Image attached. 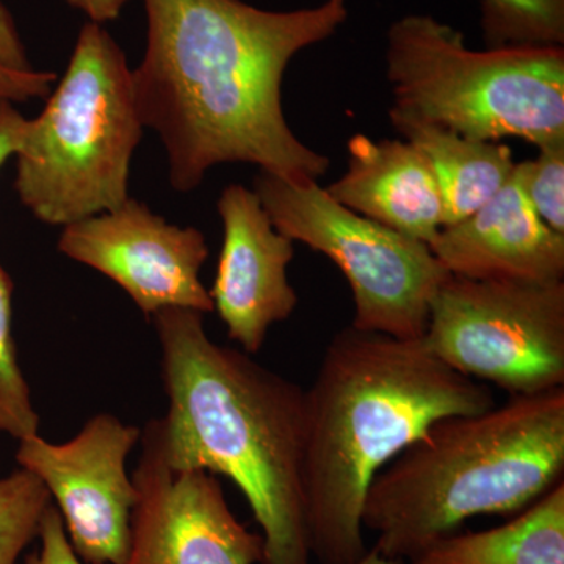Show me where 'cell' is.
Masks as SVG:
<instances>
[{
  "instance_id": "1",
  "label": "cell",
  "mask_w": 564,
  "mask_h": 564,
  "mask_svg": "<svg viewBox=\"0 0 564 564\" xmlns=\"http://www.w3.org/2000/svg\"><path fill=\"white\" fill-rule=\"evenodd\" d=\"M148 41L132 69L141 122L161 137L172 187L192 192L223 163L318 181L329 159L289 128L282 79L299 52L348 20L347 0L270 11L242 0H144Z\"/></svg>"
},
{
  "instance_id": "2",
  "label": "cell",
  "mask_w": 564,
  "mask_h": 564,
  "mask_svg": "<svg viewBox=\"0 0 564 564\" xmlns=\"http://www.w3.org/2000/svg\"><path fill=\"white\" fill-rule=\"evenodd\" d=\"M496 406L491 389L433 355L423 337L348 326L304 391L303 489L311 554L356 564L367 552V492L392 459L444 419Z\"/></svg>"
},
{
  "instance_id": "3",
  "label": "cell",
  "mask_w": 564,
  "mask_h": 564,
  "mask_svg": "<svg viewBox=\"0 0 564 564\" xmlns=\"http://www.w3.org/2000/svg\"><path fill=\"white\" fill-rule=\"evenodd\" d=\"M170 404L159 419L174 469L229 478L262 530V564H313L303 489L304 391L243 350L214 343L204 314L152 317Z\"/></svg>"
},
{
  "instance_id": "4",
  "label": "cell",
  "mask_w": 564,
  "mask_h": 564,
  "mask_svg": "<svg viewBox=\"0 0 564 564\" xmlns=\"http://www.w3.org/2000/svg\"><path fill=\"white\" fill-rule=\"evenodd\" d=\"M564 388L434 423L375 477L373 547L404 563L477 516L516 514L562 484Z\"/></svg>"
},
{
  "instance_id": "5",
  "label": "cell",
  "mask_w": 564,
  "mask_h": 564,
  "mask_svg": "<svg viewBox=\"0 0 564 564\" xmlns=\"http://www.w3.org/2000/svg\"><path fill=\"white\" fill-rule=\"evenodd\" d=\"M392 126L421 122L481 141H564L563 46L469 50L464 35L429 14L388 32Z\"/></svg>"
},
{
  "instance_id": "6",
  "label": "cell",
  "mask_w": 564,
  "mask_h": 564,
  "mask_svg": "<svg viewBox=\"0 0 564 564\" xmlns=\"http://www.w3.org/2000/svg\"><path fill=\"white\" fill-rule=\"evenodd\" d=\"M143 129L124 52L102 24L88 21L43 111L25 122L14 191L51 226L117 209L129 198Z\"/></svg>"
},
{
  "instance_id": "7",
  "label": "cell",
  "mask_w": 564,
  "mask_h": 564,
  "mask_svg": "<svg viewBox=\"0 0 564 564\" xmlns=\"http://www.w3.org/2000/svg\"><path fill=\"white\" fill-rule=\"evenodd\" d=\"M254 192L278 231L339 267L355 303L352 328L397 339L425 336L434 295L451 276L429 243L347 209L317 181L261 173Z\"/></svg>"
},
{
  "instance_id": "8",
  "label": "cell",
  "mask_w": 564,
  "mask_h": 564,
  "mask_svg": "<svg viewBox=\"0 0 564 564\" xmlns=\"http://www.w3.org/2000/svg\"><path fill=\"white\" fill-rule=\"evenodd\" d=\"M423 340L441 361L510 397L564 388V281L451 276Z\"/></svg>"
},
{
  "instance_id": "9",
  "label": "cell",
  "mask_w": 564,
  "mask_h": 564,
  "mask_svg": "<svg viewBox=\"0 0 564 564\" xmlns=\"http://www.w3.org/2000/svg\"><path fill=\"white\" fill-rule=\"evenodd\" d=\"M140 437L139 426L101 413L68 443L52 444L35 434L18 445V464L46 486L84 563L128 558L137 489L126 463Z\"/></svg>"
},
{
  "instance_id": "10",
  "label": "cell",
  "mask_w": 564,
  "mask_h": 564,
  "mask_svg": "<svg viewBox=\"0 0 564 564\" xmlns=\"http://www.w3.org/2000/svg\"><path fill=\"white\" fill-rule=\"evenodd\" d=\"M140 443L124 564H262V534L234 516L215 475L166 462L159 419L141 430Z\"/></svg>"
},
{
  "instance_id": "11",
  "label": "cell",
  "mask_w": 564,
  "mask_h": 564,
  "mask_svg": "<svg viewBox=\"0 0 564 564\" xmlns=\"http://www.w3.org/2000/svg\"><path fill=\"white\" fill-rule=\"evenodd\" d=\"M58 251L120 285L147 317L169 310L214 313L199 278L209 259L204 234L166 221L137 199L65 226Z\"/></svg>"
},
{
  "instance_id": "12",
  "label": "cell",
  "mask_w": 564,
  "mask_h": 564,
  "mask_svg": "<svg viewBox=\"0 0 564 564\" xmlns=\"http://www.w3.org/2000/svg\"><path fill=\"white\" fill-rule=\"evenodd\" d=\"M217 209L223 247L210 299L229 339L256 355L274 323L288 321L299 304L288 278L295 242L274 228L259 196L243 185H228Z\"/></svg>"
},
{
  "instance_id": "13",
  "label": "cell",
  "mask_w": 564,
  "mask_h": 564,
  "mask_svg": "<svg viewBox=\"0 0 564 564\" xmlns=\"http://www.w3.org/2000/svg\"><path fill=\"white\" fill-rule=\"evenodd\" d=\"M429 247L454 276L564 280V234L555 232L534 214L513 176L470 217L441 229Z\"/></svg>"
},
{
  "instance_id": "14",
  "label": "cell",
  "mask_w": 564,
  "mask_h": 564,
  "mask_svg": "<svg viewBox=\"0 0 564 564\" xmlns=\"http://www.w3.org/2000/svg\"><path fill=\"white\" fill-rule=\"evenodd\" d=\"M339 204L430 243L444 226L443 199L425 158L406 140L348 141V169L325 188Z\"/></svg>"
},
{
  "instance_id": "15",
  "label": "cell",
  "mask_w": 564,
  "mask_h": 564,
  "mask_svg": "<svg viewBox=\"0 0 564 564\" xmlns=\"http://www.w3.org/2000/svg\"><path fill=\"white\" fill-rule=\"evenodd\" d=\"M393 128L432 169L443 199V228L470 217L513 176V151L500 141L466 139L421 122H402Z\"/></svg>"
},
{
  "instance_id": "16",
  "label": "cell",
  "mask_w": 564,
  "mask_h": 564,
  "mask_svg": "<svg viewBox=\"0 0 564 564\" xmlns=\"http://www.w3.org/2000/svg\"><path fill=\"white\" fill-rule=\"evenodd\" d=\"M408 564H564V484L485 532L454 533Z\"/></svg>"
},
{
  "instance_id": "17",
  "label": "cell",
  "mask_w": 564,
  "mask_h": 564,
  "mask_svg": "<svg viewBox=\"0 0 564 564\" xmlns=\"http://www.w3.org/2000/svg\"><path fill=\"white\" fill-rule=\"evenodd\" d=\"M488 47L563 46L564 0H481Z\"/></svg>"
},
{
  "instance_id": "18",
  "label": "cell",
  "mask_w": 564,
  "mask_h": 564,
  "mask_svg": "<svg viewBox=\"0 0 564 564\" xmlns=\"http://www.w3.org/2000/svg\"><path fill=\"white\" fill-rule=\"evenodd\" d=\"M13 291L9 272L0 263V434L18 443L40 434V415L31 388L18 361L13 337Z\"/></svg>"
},
{
  "instance_id": "19",
  "label": "cell",
  "mask_w": 564,
  "mask_h": 564,
  "mask_svg": "<svg viewBox=\"0 0 564 564\" xmlns=\"http://www.w3.org/2000/svg\"><path fill=\"white\" fill-rule=\"evenodd\" d=\"M52 505L50 491L24 469L0 477V564H18L36 540L41 521Z\"/></svg>"
},
{
  "instance_id": "20",
  "label": "cell",
  "mask_w": 564,
  "mask_h": 564,
  "mask_svg": "<svg viewBox=\"0 0 564 564\" xmlns=\"http://www.w3.org/2000/svg\"><path fill=\"white\" fill-rule=\"evenodd\" d=\"M513 180L534 214L555 232L564 234V141L538 148V155L516 162Z\"/></svg>"
},
{
  "instance_id": "21",
  "label": "cell",
  "mask_w": 564,
  "mask_h": 564,
  "mask_svg": "<svg viewBox=\"0 0 564 564\" xmlns=\"http://www.w3.org/2000/svg\"><path fill=\"white\" fill-rule=\"evenodd\" d=\"M40 547L25 564H87L74 551L57 508L51 505L43 516L39 532Z\"/></svg>"
},
{
  "instance_id": "22",
  "label": "cell",
  "mask_w": 564,
  "mask_h": 564,
  "mask_svg": "<svg viewBox=\"0 0 564 564\" xmlns=\"http://www.w3.org/2000/svg\"><path fill=\"white\" fill-rule=\"evenodd\" d=\"M55 82L57 74L51 70H21L0 65V99L14 104L46 99Z\"/></svg>"
},
{
  "instance_id": "23",
  "label": "cell",
  "mask_w": 564,
  "mask_h": 564,
  "mask_svg": "<svg viewBox=\"0 0 564 564\" xmlns=\"http://www.w3.org/2000/svg\"><path fill=\"white\" fill-rule=\"evenodd\" d=\"M0 65L21 70L33 69L17 22L3 0H0Z\"/></svg>"
},
{
  "instance_id": "24",
  "label": "cell",
  "mask_w": 564,
  "mask_h": 564,
  "mask_svg": "<svg viewBox=\"0 0 564 564\" xmlns=\"http://www.w3.org/2000/svg\"><path fill=\"white\" fill-rule=\"evenodd\" d=\"M25 122L28 118L20 113L14 102L0 99V170L17 154Z\"/></svg>"
},
{
  "instance_id": "25",
  "label": "cell",
  "mask_w": 564,
  "mask_h": 564,
  "mask_svg": "<svg viewBox=\"0 0 564 564\" xmlns=\"http://www.w3.org/2000/svg\"><path fill=\"white\" fill-rule=\"evenodd\" d=\"M73 9L82 11L91 22L106 24L120 17L129 0H65Z\"/></svg>"
},
{
  "instance_id": "26",
  "label": "cell",
  "mask_w": 564,
  "mask_h": 564,
  "mask_svg": "<svg viewBox=\"0 0 564 564\" xmlns=\"http://www.w3.org/2000/svg\"><path fill=\"white\" fill-rule=\"evenodd\" d=\"M356 564H406L403 560L389 558V556L381 555L377 549H367L366 554Z\"/></svg>"
}]
</instances>
